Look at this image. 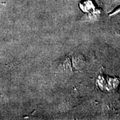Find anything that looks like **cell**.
<instances>
[{
	"instance_id": "6da1fadb",
	"label": "cell",
	"mask_w": 120,
	"mask_h": 120,
	"mask_svg": "<svg viewBox=\"0 0 120 120\" xmlns=\"http://www.w3.org/2000/svg\"><path fill=\"white\" fill-rule=\"evenodd\" d=\"M83 59L82 56H80V55H76V56L73 57V61L75 67L76 66L77 64V67L78 68H81L83 66ZM76 67V68H77Z\"/></svg>"
}]
</instances>
